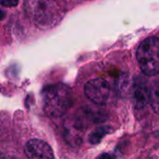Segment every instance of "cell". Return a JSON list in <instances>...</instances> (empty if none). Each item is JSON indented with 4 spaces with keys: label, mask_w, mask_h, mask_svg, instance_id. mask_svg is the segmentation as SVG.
Wrapping results in <instances>:
<instances>
[{
    "label": "cell",
    "mask_w": 159,
    "mask_h": 159,
    "mask_svg": "<svg viewBox=\"0 0 159 159\" xmlns=\"http://www.w3.org/2000/svg\"><path fill=\"white\" fill-rule=\"evenodd\" d=\"M73 94L69 87L57 84L48 86L42 92L44 112L51 117H60L73 105Z\"/></svg>",
    "instance_id": "cell-1"
},
{
    "label": "cell",
    "mask_w": 159,
    "mask_h": 159,
    "mask_svg": "<svg viewBox=\"0 0 159 159\" xmlns=\"http://www.w3.org/2000/svg\"><path fill=\"white\" fill-rule=\"evenodd\" d=\"M26 9L34 24L41 29L51 28L60 20L59 10L51 0H26Z\"/></svg>",
    "instance_id": "cell-2"
},
{
    "label": "cell",
    "mask_w": 159,
    "mask_h": 159,
    "mask_svg": "<svg viewBox=\"0 0 159 159\" xmlns=\"http://www.w3.org/2000/svg\"><path fill=\"white\" fill-rule=\"evenodd\" d=\"M136 59L142 72L149 76L159 74V38L152 36L143 40L137 48Z\"/></svg>",
    "instance_id": "cell-3"
},
{
    "label": "cell",
    "mask_w": 159,
    "mask_h": 159,
    "mask_svg": "<svg viewBox=\"0 0 159 159\" xmlns=\"http://www.w3.org/2000/svg\"><path fill=\"white\" fill-rule=\"evenodd\" d=\"M86 96L94 103L104 105L110 97V84L103 78H96L89 80L85 85Z\"/></svg>",
    "instance_id": "cell-4"
},
{
    "label": "cell",
    "mask_w": 159,
    "mask_h": 159,
    "mask_svg": "<svg viewBox=\"0 0 159 159\" xmlns=\"http://www.w3.org/2000/svg\"><path fill=\"white\" fill-rule=\"evenodd\" d=\"M86 114L75 115L68 118L64 123V136L71 145H78L81 143L83 133L86 129Z\"/></svg>",
    "instance_id": "cell-5"
},
{
    "label": "cell",
    "mask_w": 159,
    "mask_h": 159,
    "mask_svg": "<svg viewBox=\"0 0 159 159\" xmlns=\"http://www.w3.org/2000/svg\"><path fill=\"white\" fill-rule=\"evenodd\" d=\"M24 154L28 158L32 159L54 158V154L50 146L38 139H32L25 143Z\"/></svg>",
    "instance_id": "cell-6"
},
{
    "label": "cell",
    "mask_w": 159,
    "mask_h": 159,
    "mask_svg": "<svg viewBox=\"0 0 159 159\" xmlns=\"http://www.w3.org/2000/svg\"><path fill=\"white\" fill-rule=\"evenodd\" d=\"M133 98L137 108H143L150 102V88L144 78L139 77L134 81Z\"/></svg>",
    "instance_id": "cell-7"
},
{
    "label": "cell",
    "mask_w": 159,
    "mask_h": 159,
    "mask_svg": "<svg viewBox=\"0 0 159 159\" xmlns=\"http://www.w3.org/2000/svg\"><path fill=\"white\" fill-rule=\"evenodd\" d=\"M112 129H113L110 126H103V127L97 128L89 135V142L91 144H98V143H100L101 141L103 139V137H105L107 134H109L112 131Z\"/></svg>",
    "instance_id": "cell-8"
},
{
    "label": "cell",
    "mask_w": 159,
    "mask_h": 159,
    "mask_svg": "<svg viewBox=\"0 0 159 159\" xmlns=\"http://www.w3.org/2000/svg\"><path fill=\"white\" fill-rule=\"evenodd\" d=\"M150 104L153 110L159 114V77L153 81L150 87Z\"/></svg>",
    "instance_id": "cell-9"
},
{
    "label": "cell",
    "mask_w": 159,
    "mask_h": 159,
    "mask_svg": "<svg viewBox=\"0 0 159 159\" xmlns=\"http://www.w3.org/2000/svg\"><path fill=\"white\" fill-rule=\"evenodd\" d=\"M19 0H1L2 5L6 6V7H14L18 4Z\"/></svg>",
    "instance_id": "cell-10"
}]
</instances>
